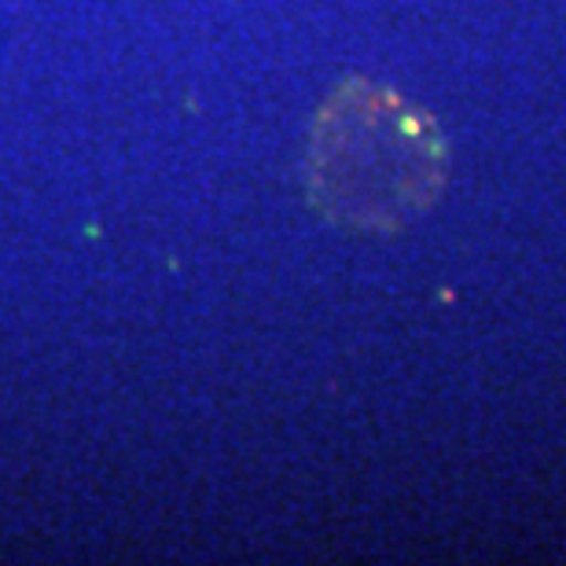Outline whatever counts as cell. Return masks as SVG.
I'll use <instances>...</instances> for the list:
<instances>
[{
  "label": "cell",
  "instance_id": "cell-1",
  "mask_svg": "<svg viewBox=\"0 0 566 566\" xmlns=\"http://www.w3.org/2000/svg\"><path fill=\"white\" fill-rule=\"evenodd\" d=\"M449 180V140L412 99L346 77L316 107L302 155L310 207L338 232L394 235L434 207Z\"/></svg>",
  "mask_w": 566,
  "mask_h": 566
}]
</instances>
